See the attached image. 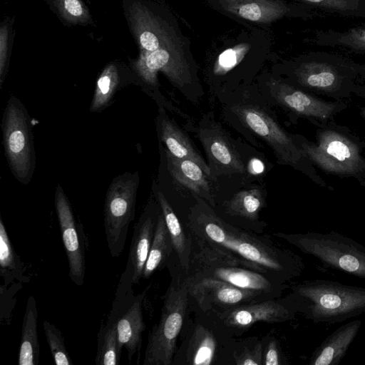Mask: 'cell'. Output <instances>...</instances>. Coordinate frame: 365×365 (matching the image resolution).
<instances>
[{"instance_id":"1","label":"cell","mask_w":365,"mask_h":365,"mask_svg":"<svg viewBox=\"0 0 365 365\" xmlns=\"http://www.w3.org/2000/svg\"><path fill=\"white\" fill-rule=\"evenodd\" d=\"M182 220L191 235L210 246L261 270L282 283L301 275L302 259L282 247L271 235L234 226L223 219L203 198L192 195Z\"/></svg>"},{"instance_id":"2","label":"cell","mask_w":365,"mask_h":365,"mask_svg":"<svg viewBox=\"0 0 365 365\" xmlns=\"http://www.w3.org/2000/svg\"><path fill=\"white\" fill-rule=\"evenodd\" d=\"M217 101L221 104L222 119L252 145L261 147L259 140L264 142L278 164L292 167L319 187L334 190L317 174L315 166L294 142L291 133L280 125L273 107L257 85L240 88Z\"/></svg>"},{"instance_id":"3","label":"cell","mask_w":365,"mask_h":365,"mask_svg":"<svg viewBox=\"0 0 365 365\" xmlns=\"http://www.w3.org/2000/svg\"><path fill=\"white\" fill-rule=\"evenodd\" d=\"M302 153L324 173L354 178L365 187V142L349 128L330 121L317 128L316 142L291 133Z\"/></svg>"},{"instance_id":"4","label":"cell","mask_w":365,"mask_h":365,"mask_svg":"<svg viewBox=\"0 0 365 365\" xmlns=\"http://www.w3.org/2000/svg\"><path fill=\"white\" fill-rule=\"evenodd\" d=\"M289 294L307 319L334 324L365 312V288L327 279L295 284Z\"/></svg>"},{"instance_id":"5","label":"cell","mask_w":365,"mask_h":365,"mask_svg":"<svg viewBox=\"0 0 365 365\" xmlns=\"http://www.w3.org/2000/svg\"><path fill=\"white\" fill-rule=\"evenodd\" d=\"M192 254L187 276L213 278L245 290L260 293L269 299L282 297L284 292L289 288L287 283L277 281L192 235Z\"/></svg>"},{"instance_id":"6","label":"cell","mask_w":365,"mask_h":365,"mask_svg":"<svg viewBox=\"0 0 365 365\" xmlns=\"http://www.w3.org/2000/svg\"><path fill=\"white\" fill-rule=\"evenodd\" d=\"M191 309L195 318L187 319L172 365H232L237 337L213 314Z\"/></svg>"},{"instance_id":"7","label":"cell","mask_w":365,"mask_h":365,"mask_svg":"<svg viewBox=\"0 0 365 365\" xmlns=\"http://www.w3.org/2000/svg\"><path fill=\"white\" fill-rule=\"evenodd\" d=\"M171 282L163 299L160 317L148 339L143 365H172L177 341L190 313L185 277L170 274Z\"/></svg>"},{"instance_id":"8","label":"cell","mask_w":365,"mask_h":365,"mask_svg":"<svg viewBox=\"0 0 365 365\" xmlns=\"http://www.w3.org/2000/svg\"><path fill=\"white\" fill-rule=\"evenodd\" d=\"M285 79L307 92L335 101L349 98L359 76L356 63L327 55H317L298 62Z\"/></svg>"},{"instance_id":"9","label":"cell","mask_w":365,"mask_h":365,"mask_svg":"<svg viewBox=\"0 0 365 365\" xmlns=\"http://www.w3.org/2000/svg\"><path fill=\"white\" fill-rule=\"evenodd\" d=\"M272 236L314 257L325 268L365 279V246L349 237L334 231L297 234L276 232Z\"/></svg>"},{"instance_id":"10","label":"cell","mask_w":365,"mask_h":365,"mask_svg":"<svg viewBox=\"0 0 365 365\" xmlns=\"http://www.w3.org/2000/svg\"><path fill=\"white\" fill-rule=\"evenodd\" d=\"M257 86L267 101L283 110L293 123L304 118L317 128L334 120L348 106L343 101H327L317 98L279 77H264Z\"/></svg>"},{"instance_id":"11","label":"cell","mask_w":365,"mask_h":365,"mask_svg":"<svg viewBox=\"0 0 365 365\" xmlns=\"http://www.w3.org/2000/svg\"><path fill=\"white\" fill-rule=\"evenodd\" d=\"M1 128L5 155L16 179L24 185L31 180L36 168L34 134L29 113L14 96L4 110Z\"/></svg>"},{"instance_id":"12","label":"cell","mask_w":365,"mask_h":365,"mask_svg":"<svg viewBox=\"0 0 365 365\" xmlns=\"http://www.w3.org/2000/svg\"><path fill=\"white\" fill-rule=\"evenodd\" d=\"M138 172L115 177L106 195L103 222L108 247L113 257L123 251L130 223L133 220L139 186Z\"/></svg>"},{"instance_id":"13","label":"cell","mask_w":365,"mask_h":365,"mask_svg":"<svg viewBox=\"0 0 365 365\" xmlns=\"http://www.w3.org/2000/svg\"><path fill=\"white\" fill-rule=\"evenodd\" d=\"M191 130L202 144L214 182L221 176L247 175L246 162L238 145L216 120L212 111L203 115L198 125Z\"/></svg>"},{"instance_id":"14","label":"cell","mask_w":365,"mask_h":365,"mask_svg":"<svg viewBox=\"0 0 365 365\" xmlns=\"http://www.w3.org/2000/svg\"><path fill=\"white\" fill-rule=\"evenodd\" d=\"M192 309L215 313L235 307L270 299L260 293L245 290L210 277L187 276Z\"/></svg>"},{"instance_id":"15","label":"cell","mask_w":365,"mask_h":365,"mask_svg":"<svg viewBox=\"0 0 365 365\" xmlns=\"http://www.w3.org/2000/svg\"><path fill=\"white\" fill-rule=\"evenodd\" d=\"M298 313L289 294L212 313L235 336L239 337L257 322L282 323L294 319Z\"/></svg>"},{"instance_id":"16","label":"cell","mask_w":365,"mask_h":365,"mask_svg":"<svg viewBox=\"0 0 365 365\" xmlns=\"http://www.w3.org/2000/svg\"><path fill=\"white\" fill-rule=\"evenodd\" d=\"M54 205L68 259L69 277L75 284L82 286L86 274L85 244L82 238L84 233L59 183L55 192Z\"/></svg>"},{"instance_id":"17","label":"cell","mask_w":365,"mask_h":365,"mask_svg":"<svg viewBox=\"0 0 365 365\" xmlns=\"http://www.w3.org/2000/svg\"><path fill=\"white\" fill-rule=\"evenodd\" d=\"M266 190L259 187L240 190L222 200L214 209L227 222L257 234L265 233L267 223L260 213L266 207Z\"/></svg>"},{"instance_id":"18","label":"cell","mask_w":365,"mask_h":365,"mask_svg":"<svg viewBox=\"0 0 365 365\" xmlns=\"http://www.w3.org/2000/svg\"><path fill=\"white\" fill-rule=\"evenodd\" d=\"M160 207L158 202L150 200L134 227L124 272L133 284H138L153 240Z\"/></svg>"},{"instance_id":"19","label":"cell","mask_w":365,"mask_h":365,"mask_svg":"<svg viewBox=\"0 0 365 365\" xmlns=\"http://www.w3.org/2000/svg\"><path fill=\"white\" fill-rule=\"evenodd\" d=\"M130 22L140 54L163 48H181L179 40L168 26L146 7L135 6L130 12Z\"/></svg>"},{"instance_id":"20","label":"cell","mask_w":365,"mask_h":365,"mask_svg":"<svg viewBox=\"0 0 365 365\" xmlns=\"http://www.w3.org/2000/svg\"><path fill=\"white\" fill-rule=\"evenodd\" d=\"M155 197L164 216L173 245V253L167 267L170 273H177L186 277L192 248L191 233L160 190L156 189Z\"/></svg>"},{"instance_id":"21","label":"cell","mask_w":365,"mask_h":365,"mask_svg":"<svg viewBox=\"0 0 365 365\" xmlns=\"http://www.w3.org/2000/svg\"><path fill=\"white\" fill-rule=\"evenodd\" d=\"M168 170L173 180L185 187L192 195L203 198L215 208L220 202L212 180L203 168L191 159H179L171 155L165 149Z\"/></svg>"},{"instance_id":"22","label":"cell","mask_w":365,"mask_h":365,"mask_svg":"<svg viewBox=\"0 0 365 365\" xmlns=\"http://www.w3.org/2000/svg\"><path fill=\"white\" fill-rule=\"evenodd\" d=\"M165 110L163 107H159L156 118L160 142L164 144L165 150L173 157L179 159H191L197 163L212 179L207 163L188 135L173 119L169 118Z\"/></svg>"},{"instance_id":"23","label":"cell","mask_w":365,"mask_h":365,"mask_svg":"<svg viewBox=\"0 0 365 365\" xmlns=\"http://www.w3.org/2000/svg\"><path fill=\"white\" fill-rule=\"evenodd\" d=\"M361 327V321L348 322L329 335L313 351L309 365H338L346 355Z\"/></svg>"},{"instance_id":"24","label":"cell","mask_w":365,"mask_h":365,"mask_svg":"<svg viewBox=\"0 0 365 365\" xmlns=\"http://www.w3.org/2000/svg\"><path fill=\"white\" fill-rule=\"evenodd\" d=\"M146 292L145 289L135 296L131 304L115 322L118 345L121 349L123 346L126 348L129 361L136 353L140 354L142 346V334L145 329L143 302Z\"/></svg>"},{"instance_id":"25","label":"cell","mask_w":365,"mask_h":365,"mask_svg":"<svg viewBox=\"0 0 365 365\" xmlns=\"http://www.w3.org/2000/svg\"><path fill=\"white\" fill-rule=\"evenodd\" d=\"M226 11L258 23L273 21L288 12L289 8L275 0H217Z\"/></svg>"},{"instance_id":"26","label":"cell","mask_w":365,"mask_h":365,"mask_svg":"<svg viewBox=\"0 0 365 365\" xmlns=\"http://www.w3.org/2000/svg\"><path fill=\"white\" fill-rule=\"evenodd\" d=\"M132 82L123 76L116 63H108L96 80L90 112L100 113L106 109L113 103L118 91Z\"/></svg>"},{"instance_id":"27","label":"cell","mask_w":365,"mask_h":365,"mask_svg":"<svg viewBox=\"0 0 365 365\" xmlns=\"http://www.w3.org/2000/svg\"><path fill=\"white\" fill-rule=\"evenodd\" d=\"M38 312L33 296L27 300L22 323V332L19 349V365H38L40 345L37 334Z\"/></svg>"},{"instance_id":"28","label":"cell","mask_w":365,"mask_h":365,"mask_svg":"<svg viewBox=\"0 0 365 365\" xmlns=\"http://www.w3.org/2000/svg\"><path fill=\"white\" fill-rule=\"evenodd\" d=\"M173 253V242L160 210L155 235L143 269L142 278L147 279L157 270L167 267Z\"/></svg>"},{"instance_id":"29","label":"cell","mask_w":365,"mask_h":365,"mask_svg":"<svg viewBox=\"0 0 365 365\" xmlns=\"http://www.w3.org/2000/svg\"><path fill=\"white\" fill-rule=\"evenodd\" d=\"M0 275L4 281L5 287L9 285L14 279L21 282H27L29 281V279L24 274L22 262L14 249L1 215Z\"/></svg>"},{"instance_id":"30","label":"cell","mask_w":365,"mask_h":365,"mask_svg":"<svg viewBox=\"0 0 365 365\" xmlns=\"http://www.w3.org/2000/svg\"><path fill=\"white\" fill-rule=\"evenodd\" d=\"M121 348L118 345L116 322H108L101 326L98 334L97 365H117L120 359Z\"/></svg>"},{"instance_id":"31","label":"cell","mask_w":365,"mask_h":365,"mask_svg":"<svg viewBox=\"0 0 365 365\" xmlns=\"http://www.w3.org/2000/svg\"><path fill=\"white\" fill-rule=\"evenodd\" d=\"M232 365H262V341L258 336L237 337L232 349Z\"/></svg>"},{"instance_id":"32","label":"cell","mask_w":365,"mask_h":365,"mask_svg":"<svg viewBox=\"0 0 365 365\" xmlns=\"http://www.w3.org/2000/svg\"><path fill=\"white\" fill-rule=\"evenodd\" d=\"M43 328L51 353L56 365H72L71 357L60 330L47 320L43 322Z\"/></svg>"},{"instance_id":"33","label":"cell","mask_w":365,"mask_h":365,"mask_svg":"<svg viewBox=\"0 0 365 365\" xmlns=\"http://www.w3.org/2000/svg\"><path fill=\"white\" fill-rule=\"evenodd\" d=\"M60 16L67 22L82 24L91 22V16L81 0H53Z\"/></svg>"},{"instance_id":"34","label":"cell","mask_w":365,"mask_h":365,"mask_svg":"<svg viewBox=\"0 0 365 365\" xmlns=\"http://www.w3.org/2000/svg\"><path fill=\"white\" fill-rule=\"evenodd\" d=\"M262 341V365H286L287 359L283 354L278 339L267 335Z\"/></svg>"},{"instance_id":"35","label":"cell","mask_w":365,"mask_h":365,"mask_svg":"<svg viewBox=\"0 0 365 365\" xmlns=\"http://www.w3.org/2000/svg\"><path fill=\"white\" fill-rule=\"evenodd\" d=\"M319 7L355 15L365 9L361 0H304Z\"/></svg>"},{"instance_id":"36","label":"cell","mask_w":365,"mask_h":365,"mask_svg":"<svg viewBox=\"0 0 365 365\" xmlns=\"http://www.w3.org/2000/svg\"><path fill=\"white\" fill-rule=\"evenodd\" d=\"M11 23L8 19L3 22L0 28V88H1L8 72L9 67V36Z\"/></svg>"},{"instance_id":"37","label":"cell","mask_w":365,"mask_h":365,"mask_svg":"<svg viewBox=\"0 0 365 365\" xmlns=\"http://www.w3.org/2000/svg\"><path fill=\"white\" fill-rule=\"evenodd\" d=\"M337 44L365 52V28L353 29L342 34H338Z\"/></svg>"},{"instance_id":"38","label":"cell","mask_w":365,"mask_h":365,"mask_svg":"<svg viewBox=\"0 0 365 365\" xmlns=\"http://www.w3.org/2000/svg\"><path fill=\"white\" fill-rule=\"evenodd\" d=\"M247 174L252 175H259L264 173L265 171V166L264 163L259 158H252L246 164Z\"/></svg>"},{"instance_id":"39","label":"cell","mask_w":365,"mask_h":365,"mask_svg":"<svg viewBox=\"0 0 365 365\" xmlns=\"http://www.w3.org/2000/svg\"><path fill=\"white\" fill-rule=\"evenodd\" d=\"M352 93L365 99V83L363 84H356L353 88Z\"/></svg>"},{"instance_id":"40","label":"cell","mask_w":365,"mask_h":365,"mask_svg":"<svg viewBox=\"0 0 365 365\" xmlns=\"http://www.w3.org/2000/svg\"><path fill=\"white\" fill-rule=\"evenodd\" d=\"M356 68L360 77L365 80V64H357Z\"/></svg>"},{"instance_id":"41","label":"cell","mask_w":365,"mask_h":365,"mask_svg":"<svg viewBox=\"0 0 365 365\" xmlns=\"http://www.w3.org/2000/svg\"><path fill=\"white\" fill-rule=\"evenodd\" d=\"M359 115L361 116L363 119L365 120V106H360L359 108Z\"/></svg>"},{"instance_id":"42","label":"cell","mask_w":365,"mask_h":365,"mask_svg":"<svg viewBox=\"0 0 365 365\" xmlns=\"http://www.w3.org/2000/svg\"></svg>"}]
</instances>
